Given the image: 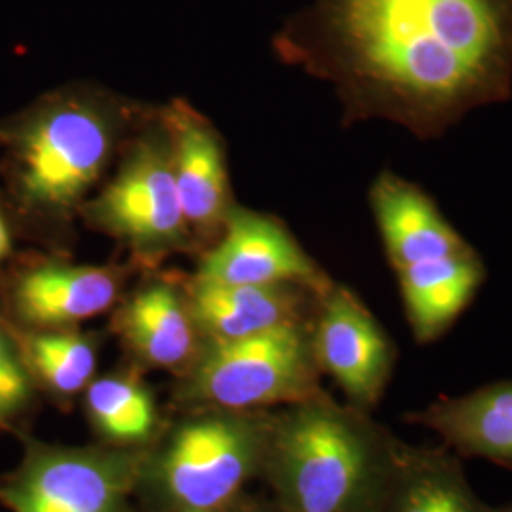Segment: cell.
Masks as SVG:
<instances>
[{
  "mask_svg": "<svg viewBox=\"0 0 512 512\" xmlns=\"http://www.w3.org/2000/svg\"><path fill=\"white\" fill-rule=\"evenodd\" d=\"M404 310L420 344L437 340L452 327L484 281L475 249L465 255L410 266L397 272Z\"/></svg>",
  "mask_w": 512,
  "mask_h": 512,
  "instance_id": "14",
  "label": "cell"
},
{
  "mask_svg": "<svg viewBox=\"0 0 512 512\" xmlns=\"http://www.w3.org/2000/svg\"><path fill=\"white\" fill-rule=\"evenodd\" d=\"M120 293L112 268L42 264L21 275L14 304L21 319L38 327H67L109 310Z\"/></svg>",
  "mask_w": 512,
  "mask_h": 512,
  "instance_id": "13",
  "label": "cell"
},
{
  "mask_svg": "<svg viewBox=\"0 0 512 512\" xmlns=\"http://www.w3.org/2000/svg\"><path fill=\"white\" fill-rule=\"evenodd\" d=\"M88 219L137 253L160 255L190 236L171 156L167 129L148 133L129 150L116 179L88 205Z\"/></svg>",
  "mask_w": 512,
  "mask_h": 512,
  "instance_id": "7",
  "label": "cell"
},
{
  "mask_svg": "<svg viewBox=\"0 0 512 512\" xmlns=\"http://www.w3.org/2000/svg\"><path fill=\"white\" fill-rule=\"evenodd\" d=\"M31 397L27 366L0 321V421L10 420Z\"/></svg>",
  "mask_w": 512,
  "mask_h": 512,
  "instance_id": "20",
  "label": "cell"
},
{
  "mask_svg": "<svg viewBox=\"0 0 512 512\" xmlns=\"http://www.w3.org/2000/svg\"><path fill=\"white\" fill-rule=\"evenodd\" d=\"M382 512H482L450 459L403 454L385 495Z\"/></svg>",
  "mask_w": 512,
  "mask_h": 512,
  "instance_id": "17",
  "label": "cell"
},
{
  "mask_svg": "<svg viewBox=\"0 0 512 512\" xmlns=\"http://www.w3.org/2000/svg\"><path fill=\"white\" fill-rule=\"evenodd\" d=\"M268 427L236 410L184 421L154 465L162 494L179 509L219 511L264 461Z\"/></svg>",
  "mask_w": 512,
  "mask_h": 512,
  "instance_id": "5",
  "label": "cell"
},
{
  "mask_svg": "<svg viewBox=\"0 0 512 512\" xmlns=\"http://www.w3.org/2000/svg\"><path fill=\"white\" fill-rule=\"evenodd\" d=\"M179 512H217V511H198V509H181Z\"/></svg>",
  "mask_w": 512,
  "mask_h": 512,
  "instance_id": "22",
  "label": "cell"
},
{
  "mask_svg": "<svg viewBox=\"0 0 512 512\" xmlns=\"http://www.w3.org/2000/svg\"><path fill=\"white\" fill-rule=\"evenodd\" d=\"M143 469L131 450L35 446L0 486L12 512H126Z\"/></svg>",
  "mask_w": 512,
  "mask_h": 512,
  "instance_id": "6",
  "label": "cell"
},
{
  "mask_svg": "<svg viewBox=\"0 0 512 512\" xmlns=\"http://www.w3.org/2000/svg\"><path fill=\"white\" fill-rule=\"evenodd\" d=\"M118 329L148 365H183L196 349L198 327L188 302L165 283H152L133 294L120 311Z\"/></svg>",
  "mask_w": 512,
  "mask_h": 512,
  "instance_id": "16",
  "label": "cell"
},
{
  "mask_svg": "<svg viewBox=\"0 0 512 512\" xmlns=\"http://www.w3.org/2000/svg\"><path fill=\"white\" fill-rule=\"evenodd\" d=\"M313 353L349 399L370 406L380 399L393 368V344L365 304L346 287L319 296Z\"/></svg>",
  "mask_w": 512,
  "mask_h": 512,
  "instance_id": "9",
  "label": "cell"
},
{
  "mask_svg": "<svg viewBox=\"0 0 512 512\" xmlns=\"http://www.w3.org/2000/svg\"><path fill=\"white\" fill-rule=\"evenodd\" d=\"M304 293L315 294L300 285H230L194 277L186 302L209 340H238L302 321Z\"/></svg>",
  "mask_w": 512,
  "mask_h": 512,
  "instance_id": "12",
  "label": "cell"
},
{
  "mask_svg": "<svg viewBox=\"0 0 512 512\" xmlns=\"http://www.w3.org/2000/svg\"><path fill=\"white\" fill-rule=\"evenodd\" d=\"M311 332L302 321L238 340H209L186 395L224 410L300 403L319 395Z\"/></svg>",
  "mask_w": 512,
  "mask_h": 512,
  "instance_id": "4",
  "label": "cell"
},
{
  "mask_svg": "<svg viewBox=\"0 0 512 512\" xmlns=\"http://www.w3.org/2000/svg\"><path fill=\"white\" fill-rule=\"evenodd\" d=\"M86 406L97 431L116 444L145 442L156 427V404L145 385L107 376L88 385Z\"/></svg>",
  "mask_w": 512,
  "mask_h": 512,
  "instance_id": "18",
  "label": "cell"
},
{
  "mask_svg": "<svg viewBox=\"0 0 512 512\" xmlns=\"http://www.w3.org/2000/svg\"><path fill=\"white\" fill-rule=\"evenodd\" d=\"M118 114L92 97H61L19 126L12 141L14 179L29 209L69 215L109 164Z\"/></svg>",
  "mask_w": 512,
  "mask_h": 512,
  "instance_id": "3",
  "label": "cell"
},
{
  "mask_svg": "<svg viewBox=\"0 0 512 512\" xmlns=\"http://www.w3.org/2000/svg\"><path fill=\"white\" fill-rule=\"evenodd\" d=\"M370 205L395 272L473 251L433 198L395 173H382L374 181Z\"/></svg>",
  "mask_w": 512,
  "mask_h": 512,
  "instance_id": "11",
  "label": "cell"
},
{
  "mask_svg": "<svg viewBox=\"0 0 512 512\" xmlns=\"http://www.w3.org/2000/svg\"><path fill=\"white\" fill-rule=\"evenodd\" d=\"M503 512H512V509H507V511H503Z\"/></svg>",
  "mask_w": 512,
  "mask_h": 512,
  "instance_id": "23",
  "label": "cell"
},
{
  "mask_svg": "<svg viewBox=\"0 0 512 512\" xmlns=\"http://www.w3.org/2000/svg\"><path fill=\"white\" fill-rule=\"evenodd\" d=\"M196 277L230 285H300L315 294L332 285L283 222L241 207L230 209L222 239L203 256Z\"/></svg>",
  "mask_w": 512,
  "mask_h": 512,
  "instance_id": "8",
  "label": "cell"
},
{
  "mask_svg": "<svg viewBox=\"0 0 512 512\" xmlns=\"http://www.w3.org/2000/svg\"><path fill=\"white\" fill-rule=\"evenodd\" d=\"M25 359L52 391L74 395L88 387L97 355L92 342L76 332H38L25 342Z\"/></svg>",
  "mask_w": 512,
  "mask_h": 512,
  "instance_id": "19",
  "label": "cell"
},
{
  "mask_svg": "<svg viewBox=\"0 0 512 512\" xmlns=\"http://www.w3.org/2000/svg\"><path fill=\"white\" fill-rule=\"evenodd\" d=\"M421 421L463 454L512 465V382L433 404Z\"/></svg>",
  "mask_w": 512,
  "mask_h": 512,
  "instance_id": "15",
  "label": "cell"
},
{
  "mask_svg": "<svg viewBox=\"0 0 512 512\" xmlns=\"http://www.w3.org/2000/svg\"><path fill=\"white\" fill-rule=\"evenodd\" d=\"M395 461L366 421L321 395L268 427L264 463L285 512H382Z\"/></svg>",
  "mask_w": 512,
  "mask_h": 512,
  "instance_id": "2",
  "label": "cell"
},
{
  "mask_svg": "<svg viewBox=\"0 0 512 512\" xmlns=\"http://www.w3.org/2000/svg\"><path fill=\"white\" fill-rule=\"evenodd\" d=\"M279 57L334 86L346 124L387 120L437 139L512 95V0H310Z\"/></svg>",
  "mask_w": 512,
  "mask_h": 512,
  "instance_id": "1",
  "label": "cell"
},
{
  "mask_svg": "<svg viewBox=\"0 0 512 512\" xmlns=\"http://www.w3.org/2000/svg\"><path fill=\"white\" fill-rule=\"evenodd\" d=\"M8 253H10V232L4 224V220L0 219V260L6 258Z\"/></svg>",
  "mask_w": 512,
  "mask_h": 512,
  "instance_id": "21",
  "label": "cell"
},
{
  "mask_svg": "<svg viewBox=\"0 0 512 512\" xmlns=\"http://www.w3.org/2000/svg\"><path fill=\"white\" fill-rule=\"evenodd\" d=\"M175 183L190 236L213 239L232 209L224 152L217 131L184 103L165 112Z\"/></svg>",
  "mask_w": 512,
  "mask_h": 512,
  "instance_id": "10",
  "label": "cell"
}]
</instances>
